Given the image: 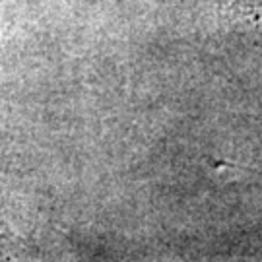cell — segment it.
I'll list each match as a JSON object with an SVG mask.
<instances>
[{
    "mask_svg": "<svg viewBox=\"0 0 262 262\" xmlns=\"http://www.w3.org/2000/svg\"><path fill=\"white\" fill-rule=\"evenodd\" d=\"M239 241H241L245 247L256 251V253H262V220L256 222L251 229H247V231L239 237Z\"/></svg>",
    "mask_w": 262,
    "mask_h": 262,
    "instance_id": "1",
    "label": "cell"
}]
</instances>
